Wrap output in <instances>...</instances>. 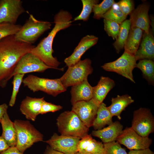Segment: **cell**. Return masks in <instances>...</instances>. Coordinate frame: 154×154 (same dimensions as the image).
<instances>
[{
  "mask_svg": "<svg viewBox=\"0 0 154 154\" xmlns=\"http://www.w3.org/2000/svg\"><path fill=\"white\" fill-rule=\"evenodd\" d=\"M35 46L17 40L14 35L0 40V87H6L18 62Z\"/></svg>",
  "mask_w": 154,
  "mask_h": 154,
  "instance_id": "1",
  "label": "cell"
},
{
  "mask_svg": "<svg viewBox=\"0 0 154 154\" xmlns=\"http://www.w3.org/2000/svg\"><path fill=\"white\" fill-rule=\"evenodd\" d=\"M72 15L68 11L60 10L54 16L55 25L52 30L46 37L32 49L30 52L52 68L64 70L63 68H58L60 63L52 55L54 52L52 48V43L54 37L58 32L72 25Z\"/></svg>",
  "mask_w": 154,
  "mask_h": 154,
  "instance_id": "2",
  "label": "cell"
},
{
  "mask_svg": "<svg viewBox=\"0 0 154 154\" xmlns=\"http://www.w3.org/2000/svg\"><path fill=\"white\" fill-rule=\"evenodd\" d=\"M56 121L58 131L61 135L77 137L81 139L88 134L89 128L72 110L61 113Z\"/></svg>",
  "mask_w": 154,
  "mask_h": 154,
  "instance_id": "3",
  "label": "cell"
},
{
  "mask_svg": "<svg viewBox=\"0 0 154 154\" xmlns=\"http://www.w3.org/2000/svg\"><path fill=\"white\" fill-rule=\"evenodd\" d=\"M14 123L17 135L16 147L21 152L23 153L34 143L43 140L42 134L29 121L16 119Z\"/></svg>",
  "mask_w": 154,
  "mask_h": 154,
  "instance_id": "4",
  "label": "cell"
},
{
  "mask_svg": "<svg viewBox=\"0 0 154 154\" xmlns=\"http://www.w3.org/2000/svg\"><path fill=\"white\" fill-rule=\"evenodd\" d=\"M50 22L37 19L30 14L28 20L20 30L14 35L15 39L19 41L32 44L44 32L50 28Z\"/></svg>",
  "mask_w": 154,
  "mask_h": 154,
  "instance_id": "5",
  "label": "cell"
},
{
  "mask_svg": "<svg viewBox=\"0 0 154 154\" xmlns=\"http://www.w3.org/2000/svg\"><path fill=\"white\" fill-rule=\"evenodd\" d=\"M22 82L24 86L34 92L41 91L54 97L66 90L60 78L50 79L29 75Z\"/></svg>",
  "mask_w": 154,
  "mask_h": 154,
  "instance_id": "6",
  "label": "cell"
},
{
  "mask_svg": "<svg viewBox=\"0 0 154 154\" xmlns=\"http://www.w3.org/2000/svg\"><path fill=\"white\" fill-rule=\"evenodd\" d=\"M91 63V60L87 58L68 67L66 72L60 78L63 86L66 88L87 78L93 71Z\"/></svg>",
  "mask_w": 154,
  "mask_h": 154,
  "instance_id": "7",
  "label": "cell"
},
{
  "mask_svg": "<svg viewBox=\"0 0 154 154\" xmlns=\"http://www.w3.org/2000/svg\"><path fill=\"white\" fill-rule=\"evenodd\" d=\"M137 60L134 56L124 51L118 59L101 66L104 70L116 72L135 83L133 71L136 68Z\"/></svg>",
  "mask_w": 154,
  "mask_h": 154,
  "instance_id": "8",
  "label": "cell"
},
{
  "mask_svg": "<svg viewBox=\"0 0 154 154\" xmlns=\"http://www.w3.org/2000/svg\"><path fill=\"white\" fill-rule=\"evenodd\" d=\"M131 127L140 136L148 137L154 131V118L150 110L141 108L133 113Z\"/></svg>",
  "mask_w": 154,
  "mask_h": 154,
  "instance_id": "9",
  "label": "cell"
},
{
  "mask_svg": "<svg viewBox=\"0 0 154 154\" xmlns=\"http://www.w3.org/2000/svg\"><path fill=\"white\" fill-rule=\"evenodd\" d=\"M116 141L130 150L149 148L152 142L148 137H142L139 135L131 127H127L123 130Z\"/></svg>",
  "mask_w": 154,
  "mask_h": 154,
  "instance_id": "10",
  "label": "cell"
},
{
  "mask_svg": "<svg viewBox=\"0 0 154 154\" xmlns=\"http://www.w3.org/2000/svg\"><path fill=\"white\" fill-rule=\"evenodd\" d=\"M52 68L47 65L36 56L30 52L24 55L17 64L12 74L38 72H43L46 70Z\"/></svg>",
  "mask_w": 154,
  "mask_h": 154,
  "instance_id": "11",
  "label": "cell"
},
{
  "mask_svg": "<svg viewBox=\"0 0 154 154\" xmlns=\"http://www.w3.org/2000/svg\"><path fill=\"white\" fill-rule=\"evenodd\" d=\"M80 138L78 137L58 135L54 133L50 139L45 142L51 148L65 154H75Z\"/></svg>",
  "mask_w": 154,
  "mask_h": 154,
  "instance_id": "12",
  "label": "cell"
},
{
  "mask_svg": "<svg viewBox=\"0 0 154 154\" xmlns=\"http://www.w3.org/2000/svg\"><path fill=\"white\" fill-rule=\"evenodd\" d=\"M100 105L94 99L81 101L72 105V111L74 112L88 128L92 126Z\"/></svg>",
  "mask_w": 154,
  "mask_h": 154,
  "instance_id": "13",
  "label": "cell"
},
{
  "mask_svg": "<svg viewBox=\"0 0 154 154\" xmlns=\"http://www.w3.org/2000/svg\"><path fill=\"white\" fill-rule=\"evenodd\" d=\"M21 0H0V23L15 24L19 16L25 11Z\"/></svg>",
  "mask_w": 154,
  "mask_h": 154,
  "instance_id": "14",
  "label": "cell"
},
{
  "mask_svg": "<svg viewBox=\"0 0 154 154\" xmlns=\"http://www.w3.org/2000/svg\"><path fill=\"white\" fill-rule=\"evenodd\" d=\"M150 5L145 2L139 5L129 15L131 28L136 27L148 33L150 30V19L148 12Z\"/></svg>",
  "mask_w": 154,
  "mask_h": 154,
  "instance_id": "15",
  "label": "cell"
},
{
  "mask_svg": "<svg viewBox=\"0 0 154 154\" xmlns=\"http://www.w3.org/2000/svg\"><path fill=\"white\" fill-rule=\"evenodd\" d=\"M98 38L94 35H87L83 37L72 53L64 60L68 67L73 66L81 60L83 54L98 42Z\"/></svg>",
  "mask_w": 154,
  "mask_h": 154,
  "instance_id": "16",
  "label": "cell"
},
{
  "mask_svg": "<svg viewBox=\"0 0 154 154\" xmlns=\"http://www.w3.org/2000/svg\"><path fill=\"white\" fill-rule=\"evenodd\" d=\"M44 97L33 98L27 96L22 101L20 110L28 120L35 121L37 116L40 114L41 105Z\"/></svg>",
  "mask_w": 154,
  "mask_h": 154,
  "instance_id": "17",
  "label": "cell"
},
{
  "mask_svg": "<svg viewBox=\"0 0 154 154\" xmlns=\"http://www.w3.org/2000/svg\"><path fill=\"white\" fill-rule=\"evenodd\" d=\"M140 46L134 57L137 61L144 59L154 60V37L149 30V32H144Z\"/></svg>",
  "mask_w": 154,
  "mask_h": 154,
  "instance_id": "18",
  "label": "cell"
},
{
  "mask_svg": "<svg viewBox=\"0 0 154 154\" xmlns=\"http://www.w3.org/2000/svg\"><path fill=\"white\" fill-rule=\"evenodd\" d=\"M123 125L118 121L113 122L107 127L92 131V134L101 140L104 143L115 141L123 131Z\"/></svg>",
  "mask_w": 154,
  "mask_h": 154,
  "instance_id": "19",
  "label": "cell"
},
{
  "mask_svg": "<svg viewBox=\"0 0 154 154\" xmlns=\"http://www.w3.org/2000/svg\"><path fill=\"white\" fill-rule=\"evenodd\" d=\"M71 102L72 105L81 101H88L92 98L93 87L88 82L87 78L72 86L70 91Z\"/></svg>",
  "mask_w": 154,
  "mask_h": 154,
  "instance_id": "20",
  "label": "cell"
},
{
  "mask_svg": "<svg viewBox=\"0 0 154 154\" xmlns=\"http://www.w3.org/2000/svg\"><path fill=\"white\" fill-rule=\"evenodd\" d=\"M115 85L114 81L110 78L101 76L97 84L93 87L92 98L100 105Z\"/></svg>",
  "mask_w": 154,
  "mask_h": 154,
  "instance_id": "21",
  "label": "cell"
},
{
  "mask_svg": "<svg viewBox=\"0 0 154 154\" xmlns=\"http://www.w3.org/2000/svg\"><path fill=\"white\" fill-rule=\"evenodd\" d=\"M2 128L1 136L10 147L16 146L17 143L16 131L14 122L10 119L7 112L0 121Z\"/></svg>",
  "mask_w": 154,
  "mask_h": 154,
  "instance_id": "22",
  "label": "cell"
},
{
  "mask_svg": "<svg viewBox=\"0 0 154 154\" xmlns=\"http://www.w3.org/2000/svg\"><path fill=\"white\" fill-rule=\"evenodd\" d=\"M111 104L107 108L112 116H117L119 120L121 119V114L123 111L134 100L128 94L122 96L118 95L115 98H112Z\"/></svg>",
  "mask_w": 154,
  "mask_h": 154,
  "instance_id": "23",
  "label": "cell"
},
{
  "mask_svg": "<svg viewBox=\"0 0 154 154\" xmlns=\"http://www.w3.org/2000/svg\"><path fill=\"white\" fill-rule=\"evenodd\" d=\"M104 145L87 134L80 139L78 145V152L86 151L92 154H103Z\"/></svg>",
  "mask_w": 154,
  "mask_h": 154,
  "instance_id": "24",
  "label": "cell"
},
{
  "mask_svg": "<svg viewBox=\"0 0 154 154\" xmlns=\"http://www.w3.org/2000/svg\"><path fill=\"white\" fill-rule=\"evenodd\" d=\"M143 32L137 27L131 28L124 47L125 51L134 56L140 45Z\"/></svg>",
  "mask_w": 154,
  "mask_h": 154,
  "instance_id": "25",
  "label": "cell"
},
{
  "mask_svg": "<svg viewBox=\"0 0 154 154\" xmlns=\"http://www.w3.org/2000/svg\"><path fill=\"white\" fill-rule=\"evenodd\" d=\"M112 118L106 104L102 102L98 108L92 126L95 130L101 129L113 123Z\"/></svg>",
  "mask_w": 154,
  "mask_h": 154,
  "instance_id": "26",
  "label": "cell"
},
{
  "mask_svg": "<svg viewBox=\"0 0 154 154\" xmlns=\"http://www.w3.org/2000/svg\"><path fill=\"white\" fill-rule=\"evenodd\" d=\"M131 28V24L129 19H126L120 24L119 33L113 45L116 51L119 53L124 47Z\"/></svg>",
  "mask_w": 154,
  "mask_h": 154,
  "instance_id": "27",
  "label": "cell"
},
{
  "mask_svg": "<svg viewBox=\"0 0 154 154\" xmlns=\"http://www.w3.org/2000/svg\"><path fill=\"white\" fill-rule=\"evenodd\" d=\"M136 67L140 69L143 76L151 84L154 82V62L153 60L144 59L139 60Z\"/></svg>",
  "mask_w": 154,
  "mask_h": 154,
  "instance_id": "28",
  "label": "cell"
},
{
  "mask_svg": "<svg viewBox=\"0 0 154 154\" xmlns=\"http://www.w3.org/2000/svg\"><path fill=\"white\" fill-rule=\"evenodd\" d=\"M127 17L121 11L117 3L115 2L102 18L115 21L120 24L126 19Z\"/></svg>",
  "mask_w": 154,
  "mask_h": 154,
  "instance_id": "29",
  "label": "cell"
},
{
  "mask_svg": "<svg viewBox=\"0 0 154 154\" xmlns=\"http://www.w3.org/2000/svg\"><path fill=\"white\" fill-rule=\"evenodd\" d=\"M83 8L80 15L74 18V21L83 20L86 21L89 19L90 15L92 11L94 5L98 4V0H82Z\"/></svg>",
  "mask_w": 154,
  "mask_h": 154,
  "instance_id": "30",
  "label": "cell"
},
{
  "mask_svg": "<svg viewBox=\"0 0 154 154\" xmlns=\"http://www.w3.org/2000/svg\"><path fill=\"white\" fill-rule=\"evenodd\" d=\"M115 2L114 0H104L100 3L94 5L93 7V17L96 19H100L110 9Z\"/></svg>",
  "mask_w": 154,
  "mask_h": 154,
  "instance_id": "31",
  "label": "cell"
},
{
  "mask_svg": "<svg viewBox=\"0 0 154 154\" xmlns=\"http://www.w3.org/2000/svg\"><path fill=\"white\" fill-rule=\"evenodd\" d=\"M22 26L8 23H0V40L7 36L15 35L20 29Z\"/></svg>",
  "mask_w": 154,
  "mask_h": 154,
  "instance_id": "32",
  "label": "cell"
},
{
  "mask_svg": "<svg viewBox=\"0 0 154 154\" xmlns=\"http://www.w3.org/2000/svg\"><path fill=\"white\" fill-rule=\"evenodd\" d=\"M24 75V74H17L13 76V78L12 82L13 89L9 103V105L11 107H13L15 104L17 96L23 82Z\"/></svg>",
  "mask_w": 154,
  "mask_h": 154,
  "instance_id": "33",
  "label": "cell"
},
{
  "mask_svg": "<svg viewBox=\"0 0 154 154\" xmlns=\"http://www.w3.org/2000/svg\"><path fill=\"white\" fill-rule=\"evenodd\" d=\"M104 29L109 37L116 40L118 35L120 24L114 21L104 19Z\"/></svg>",
  "mask_w": 154,
  "mask_h": 154,
  "instance_id": "34",
  "label": "cell"
},
{
  "mask_svg": "<svg viewBox=\"0 0 154 154\" xmlns=\"http://www.w3.org/2000/svg\"><path fill=\"white\" fill-rule=\"evenodd\" d=\"M103 154H127L117 141L104 143Z\"/></svg>",
  "mask_w": 154,
  "mask_h": 154,
  "instance_id": "35",
  "label": "cell"
},
{
  "mask_svg": "<svg viewBox=\"0 0 154 154\" xmlns=\"http://www.w3.org/2000/svg\"><path fill=\"white\" fill-rule=\"evenodd\" d=\"M123 13L127 16L134 9V1L132 0H121L117 3Z\"/></svg>",
  "mask_w": 154,
  "mask_h": 154,
  "instance_id": "36",
  "label": "cell"
},
{
  "mask_svg": "<svg viewBox=\"0 0 154 154\" xmlns=\"http://www.w3.org/2000/svg\"><path fill=\"white\" fill-rule=\"evenodd\" d=\"M62 108L60 105H56L51 103L43 101L41 106L40 114H43L49 112H55Z\"/></svg>",
  "mask_w": 154,
  "mask_h": 154,
  "instance_id": "37",
  "label": "cell"
},
{
  "mask_svg": "<svg viewBox=\"0 0 154 154\" xmlns=\"http://www.w3.org/2000/svg\"><path fill=\"white\" fill-rule=\"evenodd\" d=\"M127 154H154V153L148 148L142 149L131 150Z\"/></svg>",
  "mask_w": 154,
  "mask_h": 154,
  "instance_id": "38",
  "label": "cell"
},
{
  "mask_svg": "<svg viewBox=\"0 0 154 154\" xmlns=\"http://www.w3.org/2000/svg\"><path fill=\"white\" fill-rule=\"evenodd\" d=\"M0 154H24L21 152L16 146L9 147L6 150L0 153Z\"/></svg>",
  "mask_w": 154,
  "mask_h": 154,
  "instance_id": "39",
  "label": "cell"
},
{
  "mask_svg": "<svg viewBox=\"0 0 154 154\" xmlns=\"http://www.w3.org/2000/svg\"><path fill=\"white\" fill-rule=\"evenodd\" d=\"M10 147L4 139L1 136H0V153L6 150Z\"/></svg>",
  "mask_w": 154,
  "mask_h": 154,
  "instance_id": "40",
  "label": "cell"
},
{
  "mask_svg": "<svg viewBox=\"0 0 154 154\" xmlns=\"http://www.w3.org/2000/svg\"><path fill=\"white\" fill-rule=\"evenodd\" d=\"M8 106L6 103L0 105V122L5 113L7 112Z\"/></svg>",
  "mask_w": 154,
  "mask_h": 154,
  "instance_id": "41",
  "label": "cell"
},
{
  "mask_svg": "<svg viewBox=\"0 0 154 154\" xmlns=\"http://www.w3.org/2000/svg\"><path fill=\"white\" fill-rule=\"evenodd\" d=\"M44 154H65L62 153L57 151L51 148L49 146H47L44 153Z\"/></svg>",
  "mask_w": 154,
  "mask_h": 154,
  "instance_id": "42",
  "label": "cell"
},
{
  "mask_svg": "<svg viewBox=\"0 0 154 154\" xmlns=\"http://www.w3.org/2000/svg\"><path fill=\"white\" fill-rule=\"evenodd\" d=\"M150 18L149 19L151 20V21H150V25H151L152 27V30L150 31L152 32L153 33H154V18L152 16H150V17H149Z\"/></svg>",
  "mask_w": 154,
  "mask_h": 154,
  "instance_id": "43",
  "label": "cell"
},
{
  "mask_svg": "<svg viewBox=\"0 0 154 154\" xmlns=\"http://www.w3.org/2000/svg\"><path fill=\"white\" fill-rule=\"evenodd\" d=\"M78 154H92L86 151H79L77 152Z\"/></svg>",
  "mask_w": 154,
  "mask_h": 154,
  "instance_id": "44",
  "label": "cell"
},
{
  "mask_svg": "<svg viewBox=\"0 0 154 154\" xmlns=\"http://www.w3.org/2000/svg\"><path fill=\"white\" fill-rule=\"evenodd\" d=\"M75 154H77V153H76Z\"/></svg>",
  "mask_w": 154,
  "mask_h": 154,
  "instance_id": "45",
  "label": "cell"
}]
</instances>
